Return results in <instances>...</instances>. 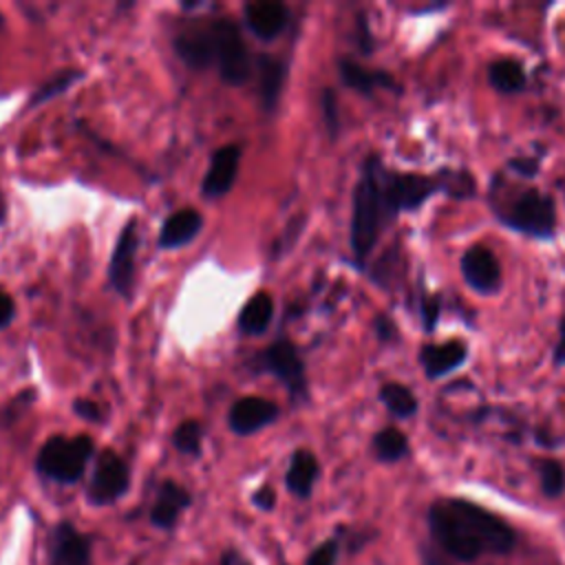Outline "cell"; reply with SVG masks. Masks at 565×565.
Segmentation results:
<instances>
[{
  "instance_id": "obj_1",
  "label": "cell",
  "mask_w": 565,
  "mask_h": 565,
  "mask_svg": "<svg viewBox=\"0 0 565 565\" xmlns=\"http://www.w3.org/2000/svg\"><path fill=\"white\" fill-rule=\"evenodd\" d=\"M428 527L446 554L466 563L483 554H508L516 541L499 514L457 497L437 499L428 508Z\"/></svg>"
},
{
  "instance_id": "obj_2",
  "label": "cell",
  "mask_w": 565,
  "mask_h": 565,
  "mask_svg": "<svg viewBox=\"0 0 565 565\" xmlns=\"http://www.w3.org/2000/svg\"><path fill=\"white\" fill-rule=\"evenodd\" d=\"M377 154H369L362 174L353 190V214H351V252L358 263H364L373 252L382 230L391 223L386 207L380 196L375 177Z\"/></svg>"
},
{
  "instance_id": "obj_3",
  "label": "cell",
  "mask_w": 565,
  "mask_h": 565,
  "mask_svg": "<svg viewBox=\"0 0 565 565\" xmlns=\"http://www.w3.org/2000/svg\"><path fill=\"white\" fill-rule=\"evenodd\" d=\"M494 214L505 227L532 238H552L556 230V201L536 188L521 190L505 205H494Z\"/></svg>"
},
{
  "instance_id": "obj_4",
  "label": "cell",
  "mask_w": 565,
  "mask_h": 565,
  "mask_svg": "<svg viewBox=\"0 0 565 565\" xmlns=\"http://www.w3.org/2000/svg\"><path fill=\"white\" fill-rule=\"evenodd\" d=\"M375 177L382 203L386 207V214L391 221L399 212H413L419 205H424L433 194L441 192L439 179L419 174V172H397L386 168L380 157L375 159Z\"/></svg>"
},
{
  "instance_id": "obj_5",
  "label": "cell",
  "mask_w": 565,
  "mask_h": 565,
  "mask_svg": "<svg viewBox=\"0 0 565 565\" xmlns=\"http://www.w3.org/2000/svg\"><path fill=\"white\" fill-rule=\"evenodd\" d=\"M95 452V444L88 435L77 437H51L38 452L35 468L42 477L55 483H77Z\"/></svg>"
},
{
  "instance_id": "obj_6",
  "label": "cell",
  "mask_w": 565,
  "mask_h": 565,
  "mask_svg": "<svg viewBox=\"0 0 565 565\" xmlns=\"http://www.w3.org/2000/svg\"><path fill=\"white\" fill-rule=\"evenodd\" d=\"M210 33L214 42V64L218 66L221 77L234 86L245 84L252 75V57L238 26L232 20L221 18L210 24Z\"/></svg>"
},
{
  "instance_id": "obj_7",
  "label": "cell",
  "mask_w": 565,
  "mask_h": 565,
  "mask_svg": "<svg viewBox=\"0 0 565 565\" xmlns=\"http://www.w3.org/2000/svg\"><path fill=\"white\" fill-rule=\"evenodd\" d=\"M130 488V468L115 450H102L97 455L86 499L93 505H110L119 501Z\"/></svg>"
},
{
  "instance_id": "obj_8",
  "label": "cell",
  "mask_w": 565,
  "mask_h": 565,
  "mask_svg": "<svg viewBox=\"0 0 565 565\" xmlns=\"http://www.w3.org/2000/svg\"><path fill=\"white\" fill-rule=\"evenodd\" d=\"M263 366L271 375H276L282 386L287 388L291 399H305L307 397V373L305 362L289 340H276L271 342L263 353Z\"/></svg>"
},
{
  "instance_id": "obj_9",
  "label": "cell",
  "mask_w": 565,
  "mask_h": 565,
  "mask_svg": "<svg viewBox=\"0 0 565 565\" xmlns=\"http://www.w3.org/2000/svg\"><path fill=\"white\" fill-rule=\"evenodd\" d=\"M49 565H93V539L60 521L49 536Z\"/></svg>"
},
{
  "instance_id": "obj_10",
  "label": "cell",
  "mask_w": 565,
  "mask_h": 565,
  "mask_svg": "<svg viewBox=\"0 0 565 565\" xmlns=\"http://www.w3.org/2000/svg\"><path fill=\"white\" fill-rule=\"evenodd\" d=\"M461 276L470 289L481 296H492L501 287V265L483 245H470L459 260Z\"/></svg>"
},
{
  "instance_id": "obj_11",
  "label": "cell",
  "mask_w": 565,
  "mask_h": 565,
  "mask_svg": "<svg viewBox=\"0 0 565 565\" xmlns=\"http://www.w3.org/2000/svg\"><path fill=\"white\" fill-rule=\"evenodd\" d=\"M139 247V230L137 221H128L119 232L113 249V258L108 265V280L121 296H130L132 291V274H135V256Z\"/></svg>"
},
{
  "instance_id": "obj_12",
  "label": "cell",
  "mask_w": 565,
  "mask_h": 565,
  "mask_svg": "<svg viewBox=\"0 0 565 565\" xmlns=\"http://www.w3.org/2000/svg\"><path fill=\"white\" fill-rule=\"evenodd\" d=\"M278 417V406L265 397L247 395L232 404L227 424L236 435H254Z\"/></svg>"
},
{
  "instance_id": "obj_13",
  "label": "cell",
  "mask_w": 565,
  "mask_h": 565,
  "mask_svg": "<svg viewBox=\"0 0 565 565\" xmlns=\"http://www.w3.org/2000/svg\"><path fill=\"white\" fill-rule=\"evenodd\" d=\"M238 161H241V148L236 143H227V146L218 148L212 154V161H210V168L205 172L201 192L207 199H218V196L227 194L230 188L236 181Z\"/></svg>"
},
{
  "instance_id": "obj_14",
  "label": "cell",
  "mask_w": 565,
  "mask_h": 565,
  "mask_svg": "<svg viewBox=\"0 0 565 565\" xmlns=\"http://www.w3.org/2000/svg\"><path fill=\"white\" fill-rule=\"evenodd\" d=\"M192 503V494L177 481L168 479L157 488L154 501L150 505V523L159 530H172L183 510Z\"/></svg>"
},
{
  "instance_id": "obj_15",
  "label": "cell",
  "mask_w": 565,
  "mask_h": 565,
  "mask_svg": "<svg viewBox=\"0 0 565 565\" xmlns=\"http://www.w3.org/2000/svg\"><path fill=\"white\" fill-rule=\"evenodd\" d=\"M468 358V347L463 340H446L439 344H424L419 349V364L428 380H437L459 369Z\"/></svg>"
},
{
  "instance_id": "obj_16",
  "label": "cell",
  "mask_w": 565,
  "mask_h": 565,
  "mask_svg": "<svg viewBox=\"0 0 565 565\" xmlns=\"http://www.w3.org/2000/svg\"><path fill=\"white\" fill-rule=\"evenodd\" d=\"M245 22L260 40H274L289 22V9L276 0H258L245 4Z\"/></svg>"
},
{
  "instance_id": "obj_17",
  "label": "cell",
  "mask_w": 565,
  "mask_h": 565,
  "mask_svg": "<svg viewBox=\"0 0 565 565\" xmlns=\"http://www.w3.org/2000/svg\"><path fill=\"white\" fill-rule=\"evenodd\" d=\"M318 475H320V463L316 455L307 448H298L289 459V466L285 472V486L294 497L309 499L318 481Z\"/></svg>"
},
{
  "instance_id": "obj_18",
  "label": "cell",
  "mask_w": 565,
  "mask_h": 565,
  "mask_svg": "<svg viewBox=\"0 0 565 565\" xmlns=\"http://www.w3.org/2000/svg\"><path fill=\"white\" fill-rule=\"evenodd\" d=\"M338 71L340 79L362 95H371L375 88H388L399 93V84L386 71H369L349 57L338 60Z\"/></svg>"
},
{
  "instance_id": "obj_19",
  "label": "cell",
  "mask_w": 565,
  "mask_h": 565,
  "mask_svg": "<svg viewBox=\"0 0 565 565\" xmlns=\"http://www.w3.org/2000/svg\"><path fill=\"white\" fill-rule=\"evenodd\" d=\"M174 51L192 68H207L210 64H214V42L210 24L205 29L179 33L174 40Z\"/></svg>"
},
{
  "instance_id": "obj_20",
  "label": "cell",
  "mask_w": 565,
  "mask_h": 565,
  "mask_svg": "<svg viewBox=\"0 0 565 565\" xmlns=\"http://www.w3.org/2000/svg\"><path fill=\"white\" fill-rule=\"evenodd\" d=\"M203 218L196 210H177L172 216H168L159 232V247L174 249L185 243H190L201 232Z\"/></svg>"
},
{
  "instance_id": "obj_21",
  "label": "cell",
  "mask_w": 565,
  "mask_h": 565,
  "mask_svg": "<svg viewBox=\"0 0 565 565\" xmlns=\"http://www.w3.org/2000/svg\"><path fill=\"white\" fill-rule=\"evenodd\" d=\"M274 318V300L267 291L254 294L238 313V329L247 335H260Z\"/></svg>"
},
{
  "instance_id": "obj_22",
  "label": "cell",
  "mask_w": 565,
  "mask_h": 565,
  "mask_svg": "<svg viewBox=\"0 0 565 565\" xmlns=\"http://www.w3.org/2000/svg\"><path fill=\"white\" fill-rule=\"evenodd\" d=\"M488 82L499 93H521L527 84V77L516 60L503 57L488 66Z\"/></svg>"
},
{
  "instance_id": "obj_23",
  "label": "cell",
  "mask_w": 565,
  "mask_h": 565,
  "mask_svg": "<svg viewBox=\"0 0 565 565\" xmlns=\"http://www.w3.org/2000/svg\"><path fill=\"white\" fill-rule=\"evenodd\" d=\"M371 448H373L375 459H380L384 463H393L408 455V439L399 428L386 426L373 435Z\"/></svg>"
},
{
  "instance_id": "obj_24",
  "label": "cell",
  "mask_w": 565,
  "mask_h": 565,
  "mask_svg": "<svg viewBox=\"0 0 565 565\" xmlns=\"http://www.w3.org/2000/svg\"><path fill=\"white\" fill-rule=\"evenodd\" d=\"M380 402L386 406V411L397 417V419H406V417H413L419 408L417 404V397L415 393L399 384V382H386L382 384L380 388Z\"/></svg>"
},
{
  "instance_id": "obj_25",
  "label": "cell",
  "mask_w": 565,
  "mask_h": 565,
  "mask_svg": "<svg viewBox=\"0 0 565 565\" xmlns=\"http://www.w3.org/2000/svg\"><path fill=\"white\" fill-rule=\"evenodd\" d=\"M285 71H287V66L282 62H278L276 57H269V55L258 57L260 95H263V102H265L267 110H271L278 102L280 86H282V79H285Z\"/></svg>"
},
{
  "instance_id": "obj_26",
  "label": "cell",
  "mask_w": 565,
  "mask_h": 565,
  "mask_svg": "<svg viewBox=\"0 0 565 565\" xmlns=\"http://www.w3.org/2000/svg\"><path fill=\"white\" fill-rule=\"evenodd\" d=\"M439 188L444 194L450 199H472L477 194V183L475 177L468 170H450L444 168L437 172Z\"/></svg>"
},
{
  "instance_id": "obj_27",
  "label": "cell",
  "mask_w": 565,
  "mask_h": 565,
  "mask_svg": "<svg viewBox=\"0 0 565 565\" xmlns=\"http://www.w3.org/2000/svg\"><path fill=\"white\" fill-rule=\"evenodd\" d=\"M541 490L545 497L556 499L565 492V468L558 459H541L536 463Z\"/></svg>"
},
{
  "instance_id": "obj_28",
  "label": "cell",
  "mask_w": 565,
  "mask_h": 565,
  "mask_svg": "<svg viewBox=\"0 0 565 565\" xmlns=\"http://www.w3.org/2000/svg\"><path fill=\"white\" fill-rule=\"evenodd\" d=\"M201 439H203V428L194 419L181 422L172 433V444L183 455H199L201 452Z\"/></svg>"
},
{
  "instance_id": "obj_29",
  "label": "cell",
  "mask_w": 565,
  "mask_h": 565,
  "mask_svg": "<svg viewBox=\"0 0 565 565\" xmlns=\"http://www.w3.org/2000/svg\"><path fill=\"white\" fill-rule=\"evenodd\" d=\"M75 79H79V73H77V71H62V73H57L51 82H46L44 86H40V88L35 90V95H33L31 102H29V106H38V104H42V102H46V99H51V97L64 93Z\"/></svg>"
},
{
  "instance_id": "obj_30",
  "label": "cell",
  "mask_w": 565,
  "mask_h": 565,
  "mask_svg": "<svg viewBox=\"0 0 565 565\" xmlns=\"http://www.w3.org/2000/svg\"><path fill=\"white\" fill-rule=\"evenodd\" d=\"M338 554H340V541L333 536V539H327L320 545H316L309 552L305 565H335Z\"/></svg>"
},
{
  "instance_id": "obj_31",
  "label": "cell",
  "mask_w": 565,
  "mask_h": 565,
  "mask_svg": "<svg viewBox=\"0 0 565 565\" xmlns=\"http://www.w3.org/2000/svg\"><path fill=\"white\" fill-rule=\"evenodd\" d=\"M441 313V300L437 296H422V327L430 333L437 327Z\"/></svg>"
},
{
  "instance_id": "obj_32",
  "label": "cell",
  "mask_w": 565,
  "mask_h": 565,
  "mask_svg": "<svg viewBox=\"0 0 565 565\" xmlns=\"http://www.w3.org/2000/svg\"><path fill=\"white\" fill-rule=\"evenodd\" d=\"M322 113H324V121H327L331 137H335L338 135V102H335V95L331 88L322 90Z\"/></svg>"
},
{
  "instance_id": "obj_33",
  "label": "cell",
  "mask_w": 565,
  "mask_h": 565,
  "mask_svg": "<svg viewBox=\"0 0 565 565\" xmlns=\"http://www.w3.org/2000/svg\"><path fill=\"white\" fill-rule=\"evenodd\" d=\"M373 331L382 342H395L399 338V331L388 316H377L373 322Z\"/></svg>"
},
{
  "instance_id": "obj_34",
  "label": "cell",
  "mask_w": 565,
  "mask_h": 565,
  "mask_svg": "<svg viewBox=\"0 0 565 565\" xmlns=\"http://www.w3.org/2000/svg\"><path fill=\"white\" fill-rule=\"evenodd\" d=\"M508 168L521 174L523 179H532L539 172V159L534 157H514L508 161Z\"/></svg>"
},
{
  "instance_id": "obj_35",
  "label": "cell",
  "mask_w": 565,
  "mask_h": 565,
  "mask_svg": "<svg viewBox=\"0 0 565 565\" xmlns=\"http://www.w3.org/2000/svg\"><path fill=\"white\" fill-rule=\"evenodd\" d=\"M252 503L258 508V510H263V512H271L274 510V505H276V492H274V488L271 486H260L254 494H252Z\"/></svg>"
},
{
  "instance_id": "obj_36",
  "label": "cell",
  "mask_w": 565,
  "mask_h": 565,
  "mask_svg": "<svg viewBox=\"0 0 565 565\" xmlns=\"http://www.w3.org/2000/svg\"><path fill=\"white\" fill-rule=\"evenodd\" d=\"M15 316V302L7 291H0V329L9 327Z\"/></svg>"
},
{
  "instance_id": "obj_37",
  "label": "cell",
  "mask_w": 565,
  "mask_h": 565,
  "mask_svg": "<svg viewBox=\"0 0 565 565\" xmlns=\"http://www.w3.org/2000/svg\"><path fill=\"white\" fill-rule=\"evenodd\" d=\"M358 44H360L364 55H369L373 51V38H371V31L366 26L364 15H358Z\"/></svg>"
},
{
  "instance_id": "obj_38",
  "label": "cell",
  "mask_w": 565,
  "mask_h": 565,
  "mask_svg": "<svg viewBox=\"0 0 565 565\" xmlns=\"http://www.w3.org/2000/svg\"><path fill=\"white\" fill-rule=\"evenodd\" d=\"M73 406H75V413H77L79 417H84V419L97 422V419L102 417V415H99L97 404H93V402H88V399H77Z\"/></svg>"
},
{
  "instance_id": "obj_39",
  "label": "cell",
  "mask_w": 565,
  "mask_h": 565,
  "mask_svg": "<svg viewBox=\"0 0 565 565\" xmlns=\"http://www.w3.org/2000/svg\"><path fill=\"white\" fill-rule=\"evenodd\" d=\"M218 565H252V561H249L241 550L230 547V550H225V552L221 554Z\"/></svg>"
},
{
  "instance_id": "obj_40",
  "label": "cell",
  "mask_w": 565,
  "mask_h": 565,
  "mask_svg": "<svg viewBox=\"0 0 565 565\" xmlns=\"http://www.w3.org/2000/svg\"><path fill=\"white\" fill-rule=\"evenodd\" d=\"M554 364H558V366L565 364V316L558 324V342L554 347Z\"/></svg>"
},
{
  "instance_id": "obj_41",
  "label": "cell",
  "mask_w": 565,
  "mask_h": 565,
  "mask_svg": "<svg viewBox=\"0 0 565 565\" xmlns=\"http://www.w3.org/2000/svg\"><path fill=\"white\" fill-rule=\"evenodd\" d=\"M282 565H285V563H282Z\"/></svg>"
}]
</instances>
